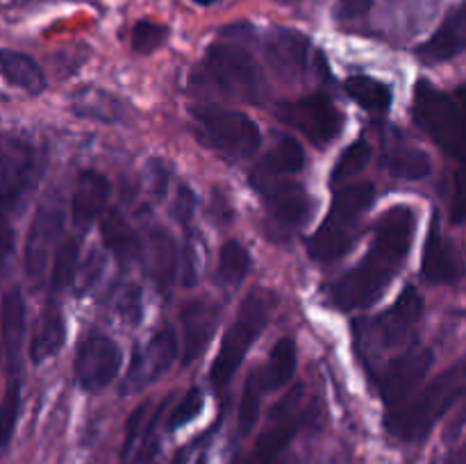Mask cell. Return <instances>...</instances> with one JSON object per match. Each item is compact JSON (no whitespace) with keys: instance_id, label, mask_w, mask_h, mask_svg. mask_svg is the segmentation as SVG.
Returning <instances> with one entry per match:
<instances>
[{"instance_id":"obj_1","label":"cell","mask_w":466,"mask_h":464,"mask_svg":"<svg viewBox=\"0 0 466 464\" xmlns=\"http://www.w3.org/2000/svg\"><path fill=\"white\" fill-rule=\"evenodd\" d=\"M417 230L412 207L396 205L378 221L362 262L330 285V300L339 309H362L376 303L408 259Z\"/></svg>"},{"instance_id":"obj_2","label":"cell","mask_w":466,"mask_h":464,"mask_svg":"<svg viewBox=\"0 0 466 464\" xmlns=\"http://www.w3.org/2000/svg\"><path fill=\"white\" fill-rule=\"evenodd\" d=\"M466 389V358L455 367L441 373L426 389L419 391L417 398L408 400L400 408L390 409L387 428L391 435L403 441H419L431 435L440 419L446 417L451 408L460 400Z\"/></svg>"},{"instance_id":"obj_3","label":"cell","mask_w":466,"mask_h":464,"mask_svg":"<svg viewBox=\"0 0 466 464\" xmlns=\"http://www.w3.org/2000/svg\"><path fill=\"white\" fill-rule=\"evenodd\" d=\"M376 198V189L371 182H358V185L344 187L332 198L328 217L314 232L308 244L309 257L319 262H330L341 257L350 246L355 244L360 232V221Z\"/></svg>"},{"instance_id":"obj_4","label":"cell","mask_w":466,"mask_h":464,"mask_svg":"<svg viewBox=\"0 0 466 464\" xmlns=\"http://www.w3.org/2000/svg\"><path fill=\"white\" fill-rule=\"evenodd\" d=\"M414 118L446 155L466 164V112L458 98L432 82L419 80L414 86Z\"/></svg>"},{"instance_id":"obj_5","label":"cell","mask_w":466,"mask_h":464,"mask_svg":"<svg viewBox=\"0 0 466 464\" xmlns=\"http://www.w3.org/2000/svg\"><path fill=\"white\" fill-rule=\"evenodd\" d=\"M268 312H271V305H268V298L262 291H253V294L246 296L235 321L230 323V328L223 335L221 348H218L217 359L209 368V380L217 389L226 387L232 380L235 371L248 355L250 346L258 341V337L267 328Z\"/></svg>"},{"instance_id":"obj_6","label":"cell","mask_w":466,"mask_h":464,"mask_svg":"<svg viewBox=\"0 0 466 464\" xmlns=\"http://www.w3.org/2000/svg\"><path fill=\"white\" fill-rule=\"evenodd\" d=\"M203 73L221 94L230 98L259 103L267 94V82L258 62L248 50L237 44L217 41L209 45L203 59Z\"/></svg>"},{"instance_id":"obj_7","label":"cell","mask_w":466,"mask_h":464,"mask_svg":"<svg viewBox=\"0 0 466 464\" xmlns=\"http://www.w3.org/2000/svg\"><path fill=\"white\" fill-rule=\"evenodd\" d=\"M191 114H194L198 139L228 157H250L262 144V132L258 123L237 109L200 105L191 109Z\"/></svg>"},{"instance_id":"obj_8","label":"cell","mask_w":466,"mask_h":464,"mask_svg":"<svg viewBox=\"0 0 466 464\" xmlns=\"http://www.w3.org/2000/svg\"><path fill=\"white\" fill-rule=\"evenodd\" d=\"M121 348L105 332L91 328L77 341L73 373H76L82 389L100 391L107 385H112L116 380L118 371H121Z\"/></svg>"},{"instance_id":"obj_9","label":"cell","mask_w":466,"mask_h":464,"mask_svg":"<svg viewBox=\"0 0 466 464\" xmlns=\"http://www.w3.org/2000/svg\"><path fill=\"white\" fill-rule=\"evenodd\" d=\"M39 180V157L30 141L5 136L0 157V203L9 214L23 205L35 182Z\"/></svg>"},{"instance_id":"obj_10","label":"cell","mask_w":466,"mask_h":464,"mask_svg":"<svg viewBox=\"0 0 466 464\" xmlns=\"http://www.w3.org/2000/svg\"><path fill=\"white\" fill-rule=\"evenodd\" d=\"M278 118L285 121L287 126L303 132L317 146H323L335 139V136H339L341 127H344V114H341V109L330 98H326L321 94L280 105Z\"/></svg>"},{"instance_id":"obj_11","label":"cell","mask_w":466,"mask_h":464,"mask_svg":"<svg viewBox=\"0 0 466 464\" xmlns=\"http://www.w3.org/2000/svg\"><path fill=\"white\" fill-rule=\"evenodd\" d=\"M300 400H303V385H296L294 389L282 396L280 403L273 408L267 430L259 435L258 444H255L250 464H273L280 458L282 450L289 446L300 428V419H303L299 412Z\"/></svg>"},{"instance_id":"obj_12","label":"cell","mask_w":466,"mask_h":464,"mask_svg":"<svg viewBox=\"0 0 466 464\" xmlns=\"http://www.w3.org/2000/svg\"><path fill=\"white\" fill-rule=\"evenodd\" d=\"M432 359L435 355L431 348H410L387 364L385 373L380 376V396L390 409L408 403L410 396L426 380Z\"/></svg>"},{"instance_id":"obj_13","label":"cell","mask_w":466,"mask_h":464,"mask_svg":"<svg viewBox=\"0 0 466 464\" xmlns=\"http://www.w3.org/2000/svg\"><path fill=\"white\" fill-rule=\"evenodd\" d=\"M64 226V214L57 205H44L32 218L30 232L23 250V268L32 285H39L48 271L50 253L55 250L57 237Z\"/></svg>"},{"instance_id":"obj_14","label":"cell","mask_w":466,"mask_h":464,"mask_svg":"<svg viewBox=\"0 0 466 464\" xmlns=\"http://www.w3.org/2000/svg\"><path fill=\"white\" fill-rule=\"evenodd\" d=\"M177 359V335L173 328L164 326L150 337L146 348H137L132 358L130 371H127L126 389H139V387L150 385L159 376L173 367Z\"/></svg>"},{"instance_id":"obj_15","label":"cell","mask_w":466,"mask_h":464,"mask_svg":"<svg viewBox=\"0 0 466 464\" xmlns=\"http://www.w3.org/2000/svg\"><path fill=\"white\" fill-rule=\"evenodd\" d=\"M253 185L262 191L268 214L282 227H296L308 218L309 209H312V200H309L303 185H299V182H278L271 176L264 177L259 173L258 177L253 176Z\"/></svg>"},{"instance_id":"obj_16","label":"cell","mask_w":466,"mask_h":464,"mask_svg":"<svg viewBox=\"0 0 466 464\" xmlns=\"http://www.w3.org/2000/svg\"><path fill=\"white\" fill-rule=\"evenodd\" d=\"M221 309L209 300H189L180 309L182 321V364L189 367L194 359L208 350L212 341L214 330H217Z\"/></svg>"},{"instance_id":"obj_17","label":"cell","mask_w":466,"mask_h":464,"mask_svg":"<svg viewBox=\"0 0 466 464\" xmlns=\"http://www.w3.org/2000/svg\"><path fill=\"white\" fill-rule=\"evenodd\" d=\"M421 271L423 277L431 282H455L464 273L462 257H460L458 248L441 232L440 217L437 214L432 217L426 246H423Z\"/></svg>"},{"instance_id":"obj_18","label":"cell","mask_w":466,"mask_h":464,"mask_svg":"<svg viewBox=\"0 0 466 464\" xmlns=\"http://www.w3.org/2000/svg\"><path fill=\"white\" fill-rule=\"evenodd\" d=\"M109 198V182L98 171H82L71 196V217L80 227L89 226L105 214Z\"/></svg>"},{"instance_id":"obj_19","label":"cell","mask_w":466,"mask_h":464,"mask_svg":"<svg viewBox=\"0 0 466 464\" xmlns=\"http://www.w3.org/2000/svg\"><path fill=\"white\" fill-rule=\"evenodd\" d=\"M423 314V296L412 285L405 287L396 303L378 318V330L387 346H396L410 335L414 323Z\"/></svg>"},{"instance_id":"obj_20","label":"cell","mask_w":466,"mask_h":464,"mask_svg":"<svg viewBox=\"0 0 466 464\" xmlns=\"http://www.w3.org/2000/svg\"><path fill=\"white\" fill-rule=\"evenodd\" d=\"M23 335H25V303L21 289L12 287L3 298V348L9 378L21 376Z\"/></svg>"},{"instance_id":"obj_21","label":"cell","mask_w":466,"mask_h":464,"mask_svg":"<svg viewBox=\"0 0 466 464\" xmlns=\"http://www.w3.org/2000/svg\"><path fill=\"white\" fill-rule=\"evenodd\" d=\"M466 48V3L455 9L435 35L417 48V55L423 62H446Z\"/></svg>"},{"instance_id":"obj_22","label":"cell","mask_w":466,"mask_h":464,"mask_svg":"<svg viewBox=\"0 0 466 464\" xmlns=\"http://www.w3.org/2000/svg\"><path fill=\"white\" fill-rule=\"evenodd\" d=\"M309 41L296 30H276L267 41V55L285 80L300 76L308 66Z\"/></svg>"},{"instance_id":"obj_23","label":"cell","mask_w":466,"mask_h":464,"mask_svg":"<svg viewBox=\"0 0 466 464\" xmlns=\"http://www.w3.org/2000/svg\"><path fill=\"white\" fill-rule=\"evenodd\" d=\"M66 341V323H64L62 308L57 300H48L36 318L35 332L30 339V362L41 364L50 355L59 353Z\"/></svg>"},{"instance_id":"obj_24","label":"cell","mask_w":466,"mask_h":464,"mask_svg":"<svg viewBox=\"0 0 466 464\" xmlns=\"http://www.w3.org/2000/svg\"><path fill=\"white\" fill-rule=\"evenodd\" d=\"M180 268V250L167 230H153L150 235V273L162 294H171Z\"/></svg>"},{"instance_id":"obj_25","label":"cell","mask_w":466,"mask_h":464,"mask_svg":"<svg viewBox=\"0 0 466 464\" xmlns=\"http://www.w3.org/2000/svg\"><path fill=\"white\" fill-rule=\"evenodd\" d=\"M100 237L109 253L121 262H132L141 255V241L118 209H109L100 218Z\"/></svg>"},{"instance_id":"obj_26","label":"cell","mask_w":466,"mask_h":464,"mask_svg":"<svg viewBox=\"0 0 466 464\" xmlns=\"http://www.w3.org/2000/svg\"><path fill=\"white\" fill-rule=\"evenodd\" d=\"M0 71L9 85L27 91V94H41L46 89V76L39 64L18 50L5 48L0 53Z\"/></svg>"},{"instance_id":"obj_27","label":"cell","mask_w":466,"mask_h":464,"mask_svg":"<svg viewBox=\"0 0 466 464\" xmlns=\"http://www.w3.org/2000/svg\"><path fill=\"white\" fill-rule=\"evenodd\" d=\"M346 94L369 112H387L391 105V91L385 82L369 76H350L344 85Z\"/></svg>"},{"instance_id":"obj_28","label":"cell","mask_w":466,"mask_h":464,"mask_svg":"<svg viewBox=\"0 0 466 464\" xmlns=\"http://www.w3.org/2000/svg\"><path fill=\"white\" fill-rule=\"evenodd\" d=\"M268 382L264 380V371H250L248 378L244 382V389H241V400H239V414H237V423H239L241 435H250L253 428L258 426L259 419V408H262V394L264 387Z\"/></svg>"},{"instance_id":"obj_29","label":"cell","mask_w":466,"mask_h":464,"mask_svg":"<svg viewBox=\"0 0 466 464\" xmlns=\"http://www.w3.org/2000/svg\"><path fill=\"white\" fill-rule=\"evenodd\" d=\"M305 166V150L291 136L280 139V144L264 157L262 173L267 176H294Z\"/></svg>"},{"instance_id":"obj_30","label":"cell","mask_w":466,"mask_h":464,"mask_svg":"<svg viewBox=\"0 0 466 464\" xmlns=\"http://www.w3.org/2000/svg\"><path fill=\"white\" fill-rule=\"evenodd\" d=\"M250 253L239 241H226L218 250V277L226 285H239L250 271Z\"/></svg>"},{"instance_id":"obj_31","label":"cell","mask_w":466,"mask_h":464,"mask_svg":"<svg viewBox=\"0 0 466 464\" xmlns=\"http://www.w3.org/2000/svg\"><path fill=\"white\" fill-rule=\"evenodd\" d=\"M387 168L399 180H423V177L431 176L432 164L431 157L421 150L400 148L387 157Z\"/></svg>"},{"instance_id":"obj_32","label":"cell","mask_w":466,"mask_h":464,"mask_svg":"<svg viewBox=\"0 0 466 464\" xmlns=\"http://www.w3.org/2000/svg\"><path fill=\"white\" fill-rule=\"evenodd\" d=\"M296 373V341L291 337H282L271 350V359H268V387L278 389V387L289 385L291 378Z\"/></svg>"},{"instance_id":"obj_33","label":"cell","mask_w":466,"mask_h":464,"mask_svg":"<svg viewBox=\"0 0 466 464\" xmlns=\"http://www.w3.org/2000/svg\"><path fill=\"white\" fill-rule=\"evenodd\" d=\"M77 257H80V244L77 239H66L57 248L50 268V287L53 291H64L73 285L77 276Z\"/></svg>"},{"instance_id":"obj_34","label":"cell","mask_w":466,"mask_h":464,"mask_svg":"<svg viewBox=\"0 0 466 464\" xmlns=\"http://www.w3.org/2000/svg\"><path fill=\"white\" fill-rule=\"evenodd\" d=\"M371 153H373L371 144H369L367 139L353 141V144L339 155L335 166H332V173H330L332 185H339V182H344L346 177H353L358 176L360 171H364V166H367L369 159H371Z\"/></svg>"},{"instance_id":"obj_35","label":"cell","mask_w":466,"mask_h":464,"mask_svg":"<svg viewBox=\"0 0 466 464\" xmlns=\"http://www.w3.org/2000/svg\"><path fill=\"white\" fill-rule=\"evenodd\" d=\"M73 109L80 116L100 118V121H116L118 118V105L114 103L112 96L103 94L98 89H85L73 98Z\"/></svg>"},{"instance_id":"obj_36","label":"cell","mask_w":466,"mask_h":464,"mask_svg":"<svg viewBox=\"0 0 466 464\" xmlns=\"http://www.w3.org/2000/svg\"><path fill=\"white\" fill-rule=\"evenodd\" d=\"M18 409H21V376L7 378L3 396V408H0V437H3V446L9 444L12 432L18 421Z\"/></svg>"},{"instance_id":"obj_37","label":"cell","mask_w":466,"mask_h":464,"mask_svg":"<svg viewBox=\"0 0 466 464\" xmlns=\"http://www.w3.org/2000/svg\"><path fill=\"white\" fill-rule=\"evenodd\" d=\"M167 36L168 30L164 25H159V23L139 21L132 27L130 44L137 53H153V50H157L167 41Z\"/></svg>"},{"instance_id":"obj_38","label":"cell","mask_w":466,"mask_h":464,"mask_svg":"<svg viewBox=\"0 0 466 464\" xmlns=\"http://www.w3.org/2000/svg\"><path fill=\"white\" fill-rule=\"evenodd\" d=\"M203 405H205L203 391H200L198 387H191V389L182 396L180 403L176 405V409L171 412L168 428H171V430H177V428L191 423L200 412H203Z\"/></svg>"},{"instance_id":"obj_39","label":"cell","mask_w":466,"mask_h":464,"mask_svg":"<svg viewBox=\"0 0 466 464\" xmlns=\"http://www.w3.org/2000/svg\"><path fill=\"white\" fill-rule=\"evenodd\" d=\"M146 417H148V403H141L132 409L126 421V441H123V459L127 462V455L135 450L137 439L146 435Z\"/></svg>"},{"instance_id":"obj_40","label":"cell","mask_w":466,"mask_h":464,"mask_svg":"<svg viewBox=\"0 0 466 464\" xmlns=\"http://www.w3.org/2000/svg\"><path fill=\"white\" fill-rule=\"evenodd\" d=\"M118 314L123 317V321L137 326L144 317V300H141V289L137 285H130L126 289V294L118 300Z\"/></svg>"},{"instance_id":"obj_41","label":"cell","mask_w":466,"mask_h":464,"mask_svg":"<svg viewBox=\"0 0 466 464\" xmlns=\"http://www.w3.org/2000/svg\"><path fill=\"white\" fill-rule=\"evenodd\" d=\"M451 221H466V171L455 173L453 182V200H451Z\"/></svg>"},{"instance_id":"obj_42","label":"cell","mask_w":466,"mask_h":464,"mask_svg":"<svg viewBox=\"0 0 466 464\" xmlns=\"http://www.w3.org/2000/svg\"><path fill=\"white\" fill-rule=\"evenodd\" d=\"M198 268H200V259H198V250L191 241H187L182 246V282L187 287H194L196 280H198Z\"/></svg>"},{"instance_id":"obj_43","label":"cell","mask_w":466,"mask_h":464,"mask_svg":"<svg viewBox=\"0 0 466 464\" xmlns=\"http://www.w3.org/2000/svg\"><path fill=\"white\" fill-rule=\"evenodd\" d=\"M373 0H337L335 18L337 21H355L362 18L371 9Z\"/></svg>"},{"instance_id":"obj_44","label":"cell","mask_w":466,"mask_h":464,"mask_svg":"<svg viewBox=\"0 0 466 464\" xmlns=\"http://www.w3.org/2000/svg\"><path fill=\"white\" fill-rule=\"evenodd\" d=\"M194 209H196L194 191H191L187 185H182L180 191H177L176 207H173V212H176L177 221L185 223V226H187V223H189V218H191V214H194Z\"/></svg>"},{"instance_id":"obj_45","label":"cell","mask_w":466,"mask_h":464,"mask_svg":"<svg viewBox=\"0 0 466 464\" xmlns=\"http://www.w3.org/2000/svg\"><path fill=\"white\" fill-rule=\"evenodd\" d=\"M103 273V259L98 257V255H91L89 259H86L85 264V271H82V280H80V294H85V291H89L91 287L96 285V280H98V276Z\"/></svg>"},{"instance_id":"obj_46","label":"cell","mask_w":466,"mask_h":464,"mask_svg":"<svg viewBox=\"0 0 466 464\" xmlns=\"http://www.w3.org/2000/svg\"><path fill=\"white\" fill-rule=\"evenodd\" d=\"M148 173L150 177H153V189L157 196H164L167 194V185H168V173H167V166H164L159 159H153L148 166Z\"/></svg>"},{"instance_id":"obj_47","label":"cell","mask_w":466,"mask_h":464,"mask_svg":"<svg viewBox=\"0 0 466 464\" xmlns=\"http://www.w3.org/2000/svg\"><path fill=\"white\" fill-rule=\"evenodd\" d=\"M458 403H460V409H458V414H455L453 423H451V426H449V437L458 435L460 428H462L464 423H466V389H464V394L460 396Z\"/></svg>"},{"instance_id":"obj_48","label":"cell","mask_w":466,"mask_h":464,"mask_svg":"<svg viewBox=\"0 0 466 464\" xmlns=\"http://www.w3.org/2000/svg\"><path fill=\"white\" fill-rule=\"evenodd\" d=\"M451 464H466V441L462 446H460L458 453L453 455V462H451Z\"/></svg>"},{"instance_id":"obj_49","label":"cell","mask_w":466,"mask_h":464,"mask_svg":"<svg viewBox=\"0 0 466 464\" xmlns=\"http://www.w3.org/2000/svg\"><path fill=\"white\" fill-rule=\"evenodd\" d=\"M455 98H458V103L462 105L464 112H466V85H462L458 91H455Z\"/></svg>"},{"instance_id":"obj_50","label":"cell","mask_w":466,"mask_h":464,"mask_svg":"<svg viewBox=\"0 0 466 464\" xmlns=\"http://www.w3.org/2000/svg\"><path fill=\"white\" fill-rule=\"evenodd\" d=\"M168 464H187V450H177Z\"/></svg>"},{"instance_id":"obj_51","label":"cell","mask_w":466,"mask_h":464,"mask_svg":"<svg viewBox=\"0 0 466 464\" xmlns=\"http://www.w3.org/2000/svg\"><path fill=\"white\" fill-rule=\"evenodd\" d=\"M191 3H196V5H203V7H208V5H214V3H218V0H191Z\"/></svg>"}]
</instances>
